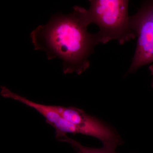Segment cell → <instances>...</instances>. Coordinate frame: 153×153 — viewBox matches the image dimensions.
Wrapping results in <instances>:
<instances>
[{"label": "cell", "mask_w": 153, "mask_h": 153, "mask_svg": "<svg viewBox=\"0 0 153 153\" xmlns=\"http://www.w3.org/2000/svg\"><path fill=\"white\" fill-rule=\"evenodd\" d=\"M149 70L150 71L151 74H152V87L153 88V64L151 65L150 66H149Z\"/></svg>", "instance_id": "obj_5"}, {"label": "cell", "mask_w": 153, "mask_h": 153, "mask_svg": "<svg viewBox=\"0 0 153 153\" xmlns=\"http://www.w3.org/2000/svg\"><path fill=\"white\" fill-rule=\"evenodd\" d=\"M90 7L85 10L88 25L99 27L96 33L100 44L116 40L120 45L136 38L128 15L127 0H91Z\"/></svg>", "instance_id": "obj_2"}, {"label": "cell", "mask_w": 153, "mask_h": 153, "mask_svg": "<svg viewBox=\"0 0 153 153\" xmlns=\"http://www.w3.org/2000/svg\"><path fill=\"white\" fill-rule=\"evenodd\" d=\"M60 141L66 142L71 144L76 153H116L115 150L103 147L101 148H92L85 146L77 141L68 137L67 136Z\"/></svg>", "instance_id": "obj_4"}, {"label": "cell", "mask_w": 153, "mask_h": 153, "mask_svg": "<svg viewBox=\"0 0 153 153\" xmlns=\"http://www.w3.org/2000/svg\"><path fill=\"white\" fill-rule=\"evenodd\" d=\"M131 23L137 39L127 74L153 62V0L143 2L137 12L131 16Z\"/></svg>", "instance_id": "obj_3"}, {"label": "cell", "mask_w": 153, "mask_h": 153, "mask_svg": "<svg viewBox=\"0 0 153 153\" xmlns=\"http://www.w3.org/2000/svg\"><path fill=\"white\" fill-rule=\"evenodd\" d=\"M85 9L74 6L70 14L53 15L46 25L30 34L35 50L46 52L47 59L60 58L64 74H81L90 66L89 57L99 44L96 33L88 31Z\"/></svg>", "instance_id": "obj_1"}]
</instances>
